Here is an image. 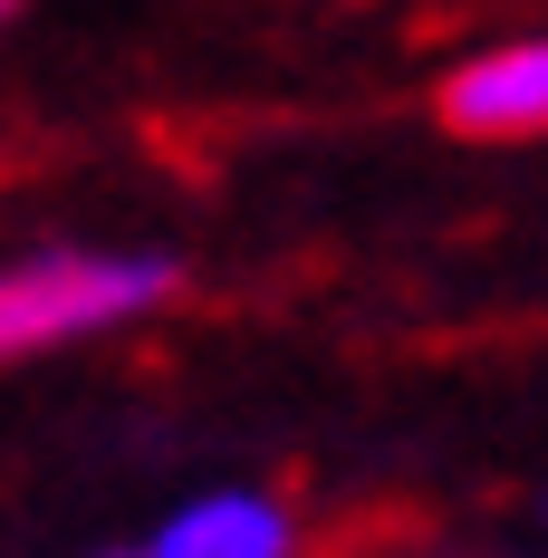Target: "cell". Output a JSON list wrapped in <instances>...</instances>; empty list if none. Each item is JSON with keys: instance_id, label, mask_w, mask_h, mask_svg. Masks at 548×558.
Masks as SVG:
<instances>
[{"instance_id": "6da1fadb", "label": "cell", "mask_w": 548, "mask_h": 558, "mask_svg": "<svg viewBox=\"0 0 548 558\" xmlns=\"http://www.w3.org/2000/svg\"><path fill=\"white\" fill-rule=\"evenodd\" d=\"M183 270L165 251H39L20 270H0V366L20 356H49L68 337L125 328L145 308H165Z\"/></svg>"}, {"instance_id": "7a4b0ae2", "label": "cell", "mask_w": 548, "mask_h": 558, "mask_svg": "<svg viewBox=\"0 0 548 558\" xmlns=\"http://www.w3.org/2000/svg\"><path fill=\"white\" fill-rule=\"evenodd\" d=\"M434 116L452 135H472V145H529V135H548V39L472 49L434 87Z\"/></svg>"}, {"instance_id": "3957f363", "label": "cell", "mask_w": 548, "mask_h": 558, "mask_svg": "<svg viewBox=\"0 0 548 558\" xmlns=\"http://www.w3.org/2000/svg\"><path fill=\"white\" fill-rule=\"evenodd\" d=\"M289 549H299V530L270 492H203L193 510L165 520V539L145 558H289Z\"/></svg>"}, {"instance_id": "277c9868", "label": "cell", "mask_w": 548, "mask_h": 558, "mask_svg": "<svg viewBox=\"0 0 548 558\" xmlns=\"http://www.w3.org/2000/svg\"><path fill=\"white\" fill-rule=\"evenodd\" d=\"M0 29H10V10H0Z\"/></svg>"}]
</instances>
